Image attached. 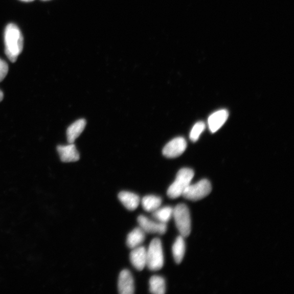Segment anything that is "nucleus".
<instances>
[{"mask_svg": "<svg viewBox=\"0 0 294 294\" xmlns=\"http://www.w3.org/2000/svg\"><path fill=\"white\" fill-rule=\"evenodd\" d=\"M5 54L8 59L14 63L17 60L24 47L22 33L14 24H8L5 31Z\"/></svg>", "mask_w": 294, "mask_h": 294, "instance_id": "obj_1", "label": "nucleus"}, {"mask_svg": "<svg viewBox=\"0 0 294 294\" xmlns=\"http://www.w3.org/2000/svg\"><path fill=\"white\" fill-rule=\"evenodd\" d=\"M194 174V171L188 168L180 170L176 174L175 180L167 190V196L172 199L182 196L185 190L191 184Z\"/></svg>", "mask_w": 294, "mask_h": 294, "instance_id": "obj_2", "label": "nucleus"}, {"mask_svg": "<svg viewBox=\"0 0 294 294\" xmlns=\"http://www.w3.org/2000/svg\"><path fill=\"white\" fill-rule=\"evenodd\" d=\"M164 264V257L162 242L161 239L155 238L150 242L147 250V265L152 271L161 270Z\"/></svg>", "mask_w": 294, "mask_h": 294, "instance_id": "obj_3", "label": "nucleus"}, {"mask_svg": "<svg viewBox=\"0 0 294 294\" xmlns=\"http://www.w3.org/2000/svg\"><path fill=\"white\" fill-rule=\"evenodd\" d=\"M180 235L184 238L189 236L191 230L189 210L186 205L179 204L173 209V216Z\"/></svg>", "mask_w": 294, "mask_h": 294, "instance_id": "obj_4", "label": "nucleus"}, {"mask_svg": "<svg viewBox=\"0 0 294 294\" xmlns=\"http://www.w3.org/2000/svg\"><path fill=\"white\" fill-rule=\"evenodd\" d=\"M212 189L211 183L207 179H203L195 184H190L182 196L188 199L196 201L207 196Z\"/></svg>", "mask_w": 294, "mask_h": 294, "instance_id": "obj_5", "label": "nucleus"}, {"mask_svg": "<svg viewBox=\"0 0 294 294\" xmlns=\"http://www.w3.org/2000/svg\"><path fill=\"white\" fill-rule=\"evenodd\" d=\"M139 227L146 233L164 234L167 230V223L149 219L144 216L140 215L138 218Z\"/></svg>", "mask_w": 294, "mask_h": 294, "instance_id": "obj_6", "label": "nucleus"}, {"mask_svg": "<svg viewBox=\"0 0 294 294\" xmlns=\"http://www.w3.org/2000/svg\"><path fill=\"white\" fill-rule=\"evenodd\" d=\"M187 142L182 137L176 138L165 146L163 153L164 156L169 158H174L181 155L186 150Z\"/></svg>", "mask_w": 294, "mask_h": 294, "instance_id": "obj_7", "label": "nucleus"}, {"mask_svg": "<svg viewBox=\"0 0 294 294\" xmlns=\"http://www.w3.org/2000/svg\"><path fill=\"white\" fill-rule=\"evenodd\" d=\"M118 289L121 294H132L135 290L133 277L130 271L124 270L120 274Z\"/></svg>", "mask_w": 294, "mask_h": 294, "instance_id": "obj_8", "label": "nucleus"}, {"mask_svg": "<svg viewBox=\"0 0 294 294\" xmlns=\"http://www.w3.org/2000/svg\"><path fill=\"white\" fill-rule=\"evenodd\" d=\"M130 259L132 265L137 270H144L147 265L146 248L142 246L133 248L130 255Z\"/></svg>", "mask_w": 294, "mask_h": 294, "instance_id": "obj_9", "label": "nucleus"}, {"mask_svg": "<svg viewBox=\"0 0 294 294\" xmlns=\"http://www.w3.org/2000/svg\"><path fill=\"white\" fill-rule=\"evenodd\" d=\"M229 114L228 110H218L212 114L208 119V127L210 131L214 133L219 130L228 120Z\"/></svg>", "mask_w": 294, "mask_h": 294, "instance_id": "obj_10", "label": "nucleus"}, {"mask_svg": "<svg viewBox=\"0 0 294 294\" xmlns=\"http://www.w3.org/2000/svg\"><path fill=\"white\" fill-rule=\"evenodd\" d=\"M57 150L62 162H75L78 161L80 159L78 151L74 144H70L66 146H58Z\"/></svg>", "mask_w": 294, "mask_h": 294, "instance_id": "obj_11", "label": "nucleus"}, {"mask_svg": "<svg viewBox=\"0 0 294 294\" xmlns=\"http://www.w3.org/2000/svg\"><path fill=\"white\" fill-rule=\"evenodd\" d=\"M119 198L123 205L129 211H135L139 206L140 198L134 193L122 191L119 194Z\"/></svg>", "mask_w": 294, "mask_h": 294, "instance_id": "obj_12", "label": "nucleus"}, {"mask_svg": "<svg viewBox=\"0 0 294 294\" xmlns=\"http://www.w3.org/2000/svg\"><path fill=\"white\" fill-rule=\"evenodd\" d=\"M86 125L85 120L80 119L73 123L66 130L67 140L70 144H74L75 140L81 135Z\"/></svg>", "mask_w": 294, "mask_h": 294, "instance_id": "obj_13", "label": "nucleus"}, {"mask_svg": "<svg viewBox=\"0 0 294 294\" xmlns=\"http://www.w3.org/2000/svg\"><path fill=\"white\" fill-rule=\"evenodd\" d=\"M146 239V233L140 227L134 229L128 235L127 246L131 249L141 246Z\"/></svg>", "mask_w": 294, "mask_h": 294, "instance_id": "obj_14", "label": "nucleus"}, {"mask_svg": "<svg viewBox=\"0 0 294 294\" xmlns=\"http://www.w3.org/2000/svg\"><path fill=\"white\" fill-rule=\"evenodd\" d=\"M172 253L175 263L180 264L186 253V243L182 235L176 239L173 245Z\"/></svg>", "mask_w": 294, "mask_h": 294, "instance_id": "obj_15", "label": "nucleus"}, {"mask_svg": "<svg viewBox=\"0 0 294 294\" xmlns=\"http://www.w3.org/2000/svg\"><path fill=\"white\" fill-rule=\"evenodd\" d=\"M141 202L142 207L145 211L147 212L153 213L161 207L162 204V199L156 196L149 195L143 198Z\"/></svg>", "mask_w": 294, "mask_h": 294, "instance_id": "obj_16", "label": "nucleus"}, {"mask_svg": "<svg viewBox=\"0 0 294 294\" xmlns=\"http://www.w3.org/2000/svg\"><path fill=\"white\" fill-rule=\"evenodd\" d=\"M149 290L154 294H164L166 292V282L162 277L153 276L149 280Z\"/></svg>", "mask_w": 294, "mask_h": 294, "instance_id": "obj_17", "label": "nucleus"}, {"mask_svg": "<svg viewBox=\"0 0 294 294\" xmlns=\"http://www.w3.org/2000/svg\"><path fill=\"white\" fill-rule=\"evenodd\" d=\"M173 209L170 206L159 208L152 213V216L156 221L167 223L173 216Z\"/></svg>", "mask_w": 294, "mask_h": 294, "instance_id": "obj_18", "label": "nucleus"}, {"mask_svg": "<svg viewBox=\"0 0 294 294\" xmlns=\"http://www.w3.org/2000/svg\"><path fill=\"white\" fill-rule=\"evenodd\" d=\"M205 129L206 124L203 122L200 121L196 123L190 132V140L192 142L197 141Z\"/></svg>", "mask_w": 294, "mask_h": 294, "instance_id": "obj_19", "label": "nucleus"}, {"mask_svg": "<svg viewBox=\"0 0 294 294\" xmlns=\"http://www.w3.org/2000/svg\"><path fill=\"white\" fill-rule=\"evenodd\" d=\"M8 72L7 63L0 58V82H2L6 77Z\"/></svg>", "mask_w": 294, "mask_h": 294, "instance_id": "obj_20", "label": "nucleus"}, {"mask_svg": "<svg viewBox=\"0 0 294 294\" xmlns=\"http://www.w3.org/2000/svg\"><path fill=\"white\" fill-rule=\"evenodd\" d=\"M4 98V94H3V92L0 90V102H2V101L3 100Z\"/></svg>", "mask_w": 294, "mask_h": 294, "instance_id": "obj_21", "label": "nucleus"}, {"mask_svg": "<svg viewBox=\"0 0 294 294\" xmlns=\"http://www.w3.org/2000/svg\"><path fill=\"white\" fill-rule=\"evenodd\" d=\"M20 1L23 2L29 3V2H32L33 1H34V0H20Z\"/></svg>", "mask_w": 294, "mask_h": 294, "instance_id": "obj_22", "label": "nucleus"}, {"mask_svg": "<svg viewBox=\"0 0 294 294\" xmlns=\"http://www.w3.org/2000/svg\"><path fill=\"white\" fill-rule=\"evenodd\" d=\"M43 1H47V0H43Z\"/></svg>", "mask_w": 294, "mask_h": 294, "instance_id": "obj_23", "label": "nucleus"}]
</instances>
